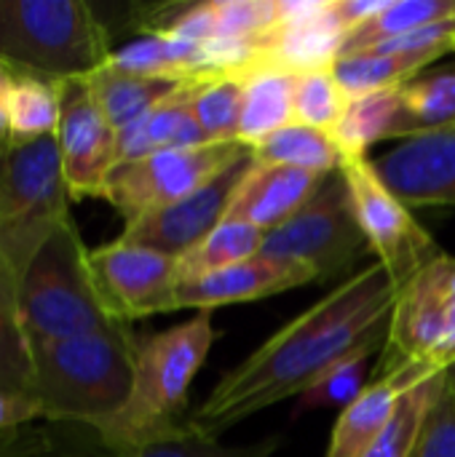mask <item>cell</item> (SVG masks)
<instances>
[{
	"instance_id": "21",
	"label": "cell",
	"mask_w": 455,
	"mask_h": 457,
	"mask_svg": "<svg viewBox=\"0 0 455 457\" xmlns=\"http://www.w3.org/2000/svg\"><path fill=\"white\" fill-rule=\"evenodd\" d=\"M295 80L298 75L260 67L244 78V110L239 123V142L244 147H257L276 131L295 123Z\"/></svg>"
},
{
	"instance_id": "26",
	"label": "cell",
	"mask_w": 455,
	"mask_h": 457,
	"mask_svg": "<svg viewBox=\"0 0 455 457\" xmlns=\"http://www.w3.org/2000/svg\"><path fill=\"white\" fill-rule=\"evenodd\" d=\"M265 230L239 222V220H223L206 238H201L193 249L177 257V276L180 281L201 278L225 268H233L239 262H247L263 252Z\"/></svg>"
},
{
	"instance_id": "20",
	"label": "cell",
	"mask_w": 455,
	"mask_h": 457,
	"mask_svg": "<svg viewBox=\"0 0 455 457\" xmlns=\"http://www.w3.org/2000/svg\"><path fill=\"white\" fill-rule=\"evenodd\" d=\"M426 383L410 370H394L381 375L373 386L362 391V396L346 407L333 428V439L327 447V457H362L383 428L392 423L402 396L416 386Z\"/></svg>"
},
{
	"instance_id": "6",
	"label": "cell",
	"mask_w": 455,
	"mask_h": 457,
	"mask_svg": "<svg viewBox=\"0 0 455 457\" xmlns=\"http://www.w3.org/2000/svg\"><path fill=\"white\" fill-rule=\"evenodd\" d=\"M70 201L56 134L0 153V252L19 278L46 238L70 220Z\"/></svg>"
},
{
	"instance_id": "40",
	"label": "cell",
	"mask_w": 455,
	"mask_h": 457,
	"mask_svg": "<svg viewBox=\"0 0 455 457\" xmlns=\"http://www.w3.org/2000/svg\"><path fill=\"white\" fill-rule=\"evenodd\" d=\"M11 96H13V72L0 62V153L11 145Z\"/></svg>"
},
{
	"instance_id": "31",
	"label": "cell",
	"mask_w": 455,
	"mask_h": 457,
	"mask_svg": "<svg viewBox=\"0 0 455 457\" xmlns=\"http://www.w3.org/2000/svg\"><path fill=\"white\" fill-rule=\"evenodd\" d=\"M59 115H62V80L29 75V72H13L11 145L56 134Z\"/></svg>"
},
{
	"instance_id": "11",
	"label": "cell",
	"mask_w": 455,
	"mask_h": 457,
	"mask_svg": "<svg viewBox=\"0 0 455 457\" xmlns=\"http://www.w3.org/2000/svg\"><path fill=\"white\" fill-rule=\"evenodd\" d=\"M88 270L105 311L118 324L177 311V257L115 238L88 249Z\"/></svg>"
},
{
	"instance_id": "17",
	"label": "cell",
	"mask_w": 455,
	"mask_h": 457,
	"mask_svg": "<svg viewBox=\"0 0 455 457\" xmlns=\"http://www.w3.org/2000/svg\"><path fill=\"white\" fill-rule=\"evenodd\" d=\"M346 29L333 13V0L306 19L282 21L257 37V70H282L290 75H306L333 70L341 56Z\"/></svg>"
},
{
	"instance_id": "14",
	"label": "cell",
	"mask_w": 455,
	"mask_h": 457,
	"mask_svg": "<svg viewBox=\"0 0 455 457\" xmlns=\"http://www.w3.org/2000/svg\"><path fill=\"white\" fill-rule=\"evenodd\" d=\"M378 177L410 209H455V126L402 139L392 153L373 161Z\"/></svg>"
},
{
	"instance_id": "18",
	"label": "cell",
	"mask_w": 455,
	"mask_h": 457,
	"mask_svg": "<svg viewBox=\"0 0 455 457\" xmlns=\"http://www.w3.org/2000/svg\"><path fill=\"white\" fill-rule=\"evenodd\" d=\"M322 179V174L306 169L252 161L231 201L225 220L249 222L271 233L274 228L284 225L298 209H303V204L316 193Z\"/></svg>"
},
{
	"instance_id": "8",
	"label": "cell",
	"mask_w": 455,
	"mask_h": 457,
	"mask_svg": "<svg viewBox=\"0 0 455 457\" xmlns=\"http://www.w3.org/2000/svg\"><path fill=\"white\" fill-rule=\"evenodd\" d=\"M370 252L354 212L343 171L327 174L316 193L284 225L265 233L263 257L308 268L316 281L346 276L354 262Z\"/></svg>"
},
{
	"instance_id": "19",
	"label": "cell",
	"mask_w": 455,
	"mask_h": 457,
	"mask_svg": "<svg viewBox=\"0 0 455 457\" xmlns=\"http://www.w3.org/2000/svg\"><path fill=\"white\" fill-rule=\"evenodd\" d=\"M193 86L196 83H180L177 91L158 102L147 115L118 131V163L153 153L212 145L193 112Z\"/></svg>"
},
{
	"instance_id": "13",
	"label": "cell",
	"mask_w": 455,
	"mask_h": 457,
	"mask_svg": "<svg viewBox=\"0 0 455 457\" xmlns=\"http://www.w3.org/2000/svg\"><path fill=\"white\" fill-rule=\"evenodd\" d=\"M249 166H252V150L244 158H239L236 163H231L212 182H206L201 190H196L193 195H188L172 206H164L158 212H150L134 222H126V228L118 238L137 244V246L164 252L169 257L185 254L228 217L231 201H233Z\"/></svg>"
},
{
	"instance_id": "4",
	"label": "cell",
	"mask_w": 455,
	"mask_h": 457,
	"mask_svg": "<svg viewBox=\"0 0 455 457\" xmlns=\"http://www.w3.org/2000/svg\"><path fill=\"white\" fill-rule=\"evenodd\" d=\"M110 56V32L88 3L0 0V62L13 72L75 80Z\"/></svg>"
},
{
	"instance_id": "3",
	"label": "cell",
	"mask_w": 455,
	"mask_h": 457,
	"mask_svg": "<svg viewBox=\"0 0 455 457\" xmlns=\"http://www.w3.org/2000/svg\"><path fill=\"white\" fill-rule=\"evenodd\" d=\"M212 311L139 340L134 383L126 404L94 426V439L107 450H134L177 434L185 420L188 391L215 345Z\"/></svg>"
},
{
	"instance_id": "34",
	"label": "cell",
	"mask_w": 455,
	"mask_h": 457,
	"mask_svg": "<svg viewBox=\"0 0 455 457\" xmlns=\"http://www.w3.org/2000/svg\"><path fill=\"white\" fill-rule=\"evenodd\" d=\"M346 104H349V96L338 86L333 70L298 75V80H295V123L333 134Z\"/></svg>"
},
{
	"instance_id": "32",
	"label": "cell",
	"mask_w": 455,
	"mask_h": 457,
	"mask_svg": "<svg viewBox=\"0 0 455 457\" xmlns=\"http://www.w3.org/2000/svg\"><path fill=\"white\" fill-rule=\"evenodd\" d=\"M244 94V78H215L193 86V112L212 145L239 142Z\"/></svg>"
},
{
	"instance_id": "37",
	"label": "cell",
	"mask_w": 455,
	"mask_h": 457,
	"mask_svg": "<svg viewBox=\"0 0 455 457\" xmlns=\"http://www.w3.org/2000/svg\"><path fill=\"white\" fill-rule=\"evenodd\" d=\"M54 442L48 426H24L0 434V457H51Z\"/></svg>"
},
{
	"instance_id": "24",
	"label": "cell",
	"mask_w": 455,
	"mask_h": 457,
	"mask_svg": "<svg viewBox=\"0 0 455 457\" xmlns=\"http://www.w3.org/2000/svg\"><path fill=\"white\" fill-rule=\"evenodd\" d=\"M442 54L426 51V54H381V51H365V54H349L338 56L333 64V75L343 94L349 99L383 91V88H400L408 80H413L426 64L437 62Z\"/></svg>"
},
{
	"instance_id": "25",
	"label": "cell",
	"mask_w": 455,
	"mask_h": 457,
	"mask_svg": "<svg viewBox=\"0 0 455 457\" xmlns=\"http://www.w3.org/2000/svg\"><path fill=\"white\" fill-rule=\"evenodd\" d=\"M386 335H373L370 340H365L359 348H354L349 356H343L341 361H335L324 375H319L308 391H303L298 396V407H295V418L306 415V412H316V410H346L351 407L362 391L367 388L365 380L370 375V361L375 353L383 351L386 345Z\"/></svg>"
},
{
	"instance_id": "27",
	"label": "cell",
	"mask_w": 455,
	"mask_h": 457,
	"mask_svg": "<svg viewBox=\"0 0 455 457\" xmlns=\"http://www.w3.org/2000/svg\"><path fill=\"white\" fill-rule=\"evenodd\" d=\"M19 273L0 252V391L29 396L32 356L21 327Z\"/></svg>"
},
{
	"instance_id": "22",
	"label": "cell",
	"mask_w": 455,
	"mask_h": 457,
	"mask_svg": "<svg viewBox=\"0 0 455 457\" xmlns=\"http://www.w3.org/2000/svg\"><path fill=\"white\" fill-rule=\"evenodd\" d=\"M83 80L88 83L99 110L105 112V118L110 120V126L115 131H123L126 126H131L134 120L147 115L158 102H164L180 86L172 80L123 72L113 64L99 67L97 72H91Z\"/></svg>"
},
{
	"instance_id": "28",
	"label": "cell",
	"mask_w": 455,
	"mask_h": 457,
	"mask_svg": "<svg viewBox=\"0 0 455 457\" xmlns=\"http://www.w3.org/2000/svg\"><path fill=\"white\" fill-rule=\"evenodd\" d=\"M455 19V0H392L375 19L346 35L341 56L365 54L416 29Z\"/></svg>"
},
{
	"instance_id": "15",
	"label": "cell",
	"mask_w": 455,
	"mask_h": 457,
	"mask_svg": "<svg viewBox=\"0 0 455 457\" xmlns=\"http://www.w3.org/2000/svg\"><path fill=\"white\" fill-rule=\"evenodd\" d=\"M306 284H316V276L295 262L268 260L263 254L239 262L233 268L180 281L177 284V311L196 308V311H215L223 305L255 303L265 300Z\"/></svg>"
},
{
	"instance_id": "35",
	"label": "cell",
	"mask_w": 455,
	"mask_h": 457,
	"mask_svg": "<svg viewBox=\"0 0 455 457\" xmlns=\"http://www.w3.org/2000/svg\"><path fill=\"white\" fill-rule=\"evenodd\" d=\"M212 32L231 40H252L276 27V0H209Z\"/></svg>"
},
{
	"instance_id": "29",
	"label": "cell",
	"mask_w": 455,
	"mask_h": 457,
	"mask_svg": "<svg viewBox=\"0 0 455 457\" xmlns=\"http://www.w3.org/2000/svg\"><path fill=\"white\" fill-rule=\"evenodd\" d=\"M252 161L306 169V171L327 177L341 169L343 155L330 131L311 129L303 123H290L287 129L276 131L274 137L252 147Z\"/></svg>"
},
{
	"instance_id": "41",
	"label": "cell",
	"mask_w": 455,
	"mask_h": 457,
	"mask_svg": "<svg viewBox=\"0 0 455 457\" xmlns=\"http://www.w3.org/2000/svg\"><path fill=\"white\" fill-rule=\"evenodd\" d=\"M445 383H448V388L455 394V364L448 370V372H445Z\"/></svg>"
},
{
	"instance_id": "12",
	"label": "cell",
	"mask_w": 455,
	"mask_h": 457,
	"mask_svg": "<svg viewBox=\"0 0 455 457\" xmlns=\"http://www.w3.org/2000/svg\"><path fill=\"white\" fill-rule=\"evenodd\" d=\"M56 142L70 198H102L107 177L118 166V131L83 78L62 80Z\"/></svg>"
},
{
	"instance_id": "23",
	"label": "cell",
	"mask_w": 455,
	"mask_h": 457,
	"mask_svg": "<svg viewBox=\"0 0 455 457\" xmlns=\"http://www.w3.org/2000/svg\"><path fill=\"white\" fill-rule=\"evenodd\" d=\"M400 115H402V86L349 99L338 126L333 129V139L341 155L367 158V150L375 142L397 137Z\"/></svg>"
},
{
	"instance_id": "5",
	"label": "cell",
	"mask_w": 455,
	"mask_h": 457,
	"mask_svg": "<svg viewBox=\"0 0 455 457\" xmlns=\"http://www.w3.org/2000/svg\"><path fill=\"white\" fill-rule=\"evenodd\" d=\"M19 308L29 348L118 327L99 300L72 217L46 238L21 273Z\"/></svg>"
},
{
	"instance_id": "1",
	"label": "cell",
	"mask_w": 455,
	"mask_h": 457,
	"mask_svg": "<svg viewBox=\"0 0 455 457\" xmlns=\"http://www.w3.org/2000/svg\"><path fill=\"white\" fill-rule=\"evenodd\" d=\"M397 287L373 262L343 278L316 305L268 337L220 378L190 423L212 436L311 388L335 361L373 335L389 332Z\"/></svg>"
},
{
	"instance_id": "10",
	"label": "cell",
	"mask_w": 455,
	"mask_h": 457,
	"mask_svg": "<svg viewBox=\"0 0 455 457\" xmlns=\"http://www.w3.org/2000/svg\"><path fill=\"white\" fill-rule=\"evenodd\" d=\"M341 171L349 182L351 201L370 252L389 273L394 287H402L429 260L442 254L434 238L418 225L410 206L402 204L378 177L370 158H343Z\"/></svg>"
},
{
	"instance_id": "39",
	"label": "cell",
	"mask_w": 455,
	"mask_h": 457,
	"mask_svg": "<svg viewBox=\"0 0 455 457\" xmlns=\"http://www.w3.org/2000/svg\"><path fill=\"white\" fill-rule=\"evenodd\" d=\"M392 0H333V13L343 24L346 32H354L357 27L375 19Z\"/></svg>"
},
{
	"instance_id": "9",
	"label": "cell",
	"mask_w": 455,
	"mask_h": 457,
	"mask_svg": "<svg viewBox=\"0 0 455 457\" xmlns=\"http://www.w3.org/2000/svg\"><path fill=\"white\" fill-rule=\"evenodd\" d=\"M247 153L249 147L241 142H223L126 161L110 171L102 198L121 212L126 222H134L193 195Z\"/></svg>"
},
{
	"instance_id": "2",
	"label": "cell",
	"mask_w": 455,
	"mask_h": 457,
	"mask_svg": "<svg viewBox=\"0 0 455 457\" xmlns=\"http://www.w3.org/2000/svg\"><path fill=\"white\" fill-rule=\"evenodd\" d=\"M139 340L131 324L35 345L29 396L43 410V423L94 428L113 418L129 399Z\"/></svg>"
},
{
	"instance_id": "33",
	"label": "cell",
	"mask_w": 455,
	"mask_h": 457,
	"mask_svg": "<svg viewBox=\"0 0 455 457\" xmlns=\"http://www.w3.org/2000/svg\"><path fill=\"white\" fill-rule=\"evenodd\" d=\"M440 386V375L416 386L413 391H408L392 418V423L383 428V434L375 439V445L362 457H410L413 455V445L416 436L421 431L424 415L437 394Z\"/></svg>"
},
{
	"instance_id": "7",
	"label": "cell",
	"mask_w": 455,
	"mask_h": 457,
	"mask_svg": "<svg viewBox=\"0 0 455 457\" xmlns=\"http://www.w3.org/2000/svg\"><path fill=\"white\" fill-rule=\"evenodd\" d=\"M455 364V257L437 254L397 287L381 375L410 370L424 380Z\"/></svg>"
},
{
	"instance_id": "38",
	"label": "cell",
	"mask_w": 455,
	"mask_h": 457,
	"mask_svg": "<svg viewBox=\"0 0 455 457\" xmlns=\"http://www.w3.org/2000/svg\"><path fill=\"white\" fill-rule=\"evenodd\" d=\"M43 423V410L32 396L0 391V434Z\"/></svg>"
},
{
	"instance_id": "36",
	"label": "cell",
	"mask_w": 455,
	"mask_h": 457,
	"mask_svg": "<svg viewBox=\"0 0 455 457\" xmlns=\"http://www.w3.org/2000/svg\"><path fill=\"white\" fill-rule=\"evenodd\" d=\"M410 457H455V394L445 383V372L440 375Z\"/></svg>"
},
{
	"instance_id": "16",
	"label": "cell",
	"mask_w": 455,
	"mask_h": 457,
	"mask_svg": "<svg viewBox=\"0 0 455 457\" xmlns=\"http://www.w3.org/2000/svg\"><path fill=\"white\" fill-rule=\"evenodd\" d=\"M54 442L51 457H274L282 445V436H268L257 445H223L217 436L196 428L190 420L172 436L158 439L134 450H107L102 447L91 428L86 426H62L46 423Z\"/></svg>"
},
{
	"instance_id": "30",
	"label": "cell",
	"mask_w": 455,
	"mask_h": 457,
	"mask_svg": "<svg viewBox=\"0 0 455 457\" xmlns=\"http://www.w3.org/2000/svg\"><path fill=\"white\" fill-rule=\"evenodd\" d=\"M455 126V70L413 78L402 86V115L397 137L410 139Z\"/></svg>"
}]
</instances>
